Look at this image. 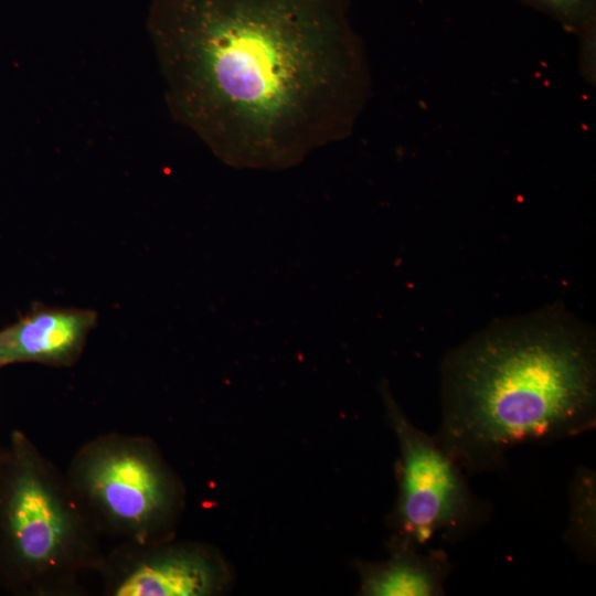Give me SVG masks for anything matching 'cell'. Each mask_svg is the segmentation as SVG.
<instances>
[{"label": "cell", "mask_w": 596, "mask_h": 596, "mask_svg": "<svg viewBox=\"0 0 596 596\" xmlns=\"http://www.w3.org/2000/svg\"><path fill=\"white\" fill-rule=\"evenodd\" d=\"M146 28L173 119L234 167L348 138L371 94L349 0H150Z\"/></svg>", "instance_id": "cell-1"}, {"label": "cell", "mask_w": 596, "mask_h": 596, "mask_svg": "<svg viewBox=\"0 0 596 596\" xmlns=\"http://www.w3.org/2000/svg\"><path fill=\"white\" fill-rule=\"evenodd\" d=\"M595 389V352L582 333L541 323L501 328L446 361L435 438L461 468H494L517 446L590 430Z\"/></svg>", "instance_id": "cell-2"}, {"label": "cell", "mask_w": 596, "mask_h": 596, "mask_svg": "<svg viewBox=\"0 0 596 596\" xmlns=\"http://www.w3.org/2000/svg\"><path fill=\"white\" fill-rule=\"evenodd\" d=\"M11 468L3 512L17 561L36 576L75 565L85 545L79 514L22 435L14 438Z\"/></svg>", "instance_id": "cell-3"}, {"label": "cell", "mask_w": 596, "mask_h": 596, "mask_svg": "<svg viewBox=\"0 0 596 596\" xmlns=\"http://www.w3.org/2000/svg\"><path fill=\"white\" fill-rule=\"evenodd\" d=\"M402 459L398 522L403 542L421 547L436 535L460 533L481 513L459 464L435 437L413 426L390 403Z\"/></svg>", "instance_id": "cell-4"}, {"label": "cell", "mask_w": 596, "mask_h": 596, "mask_svg": "<svg viewBox=\"0 0 596 596\" xmlns=\"http://www.w3.org/2000/svg\"><path fill=\"white\" fill-rule=\"evenodd\" d=\"M74 485L110 528L143 540L166 503L163 476L137 440L95 441L75 460Z\"/></svg>", "instance_id": "cell-5"}, {"label": "cell", "mask_w": 596, "mask_h": 596, "mask_svg": "<svg viewBox=\"0 0 596 596\" xmlns=\"http://www.w3.org/2000/svg\"><path fill=\"white\" fill-rule=\"evenodd\" d=\"M96 321L97 313L89 309L35 305L0 330V368L18 362L68 366L82 353Z\"/></svg>", "instance_id": "cell-6"}, {"label": "cell", "mask_w": 596, "mask_h": 596, "mask_svg": "<svg viewBox=\"0 0 596 596\" xmlns=\"http://www.w3.org/2000/svg\"><path fill=\"white\" fill-rule=\"evenodd\" d=\"M215 584L203 557L179 553L138 561L114 588L116 596H201Z\"/></svg>", "instance_id": "cell-7"}, {"label": "cell", "mask_w": 596, "mask_h": 596, "mask_svg": "<svg viewBox=\"0 0 596 596\" xmlns=\"http://www.w3.org/2000/svg\"><path fill=\"white\" fill-rule=\"evenodd\" d=\"M417 546L403 542L398 553L386 564L366 572L363 589L374 596H438L450 564L443 551L418 553Z\"/></svg>", "instance_id": "cell-8"}, {"label": "cell", "mask_w": 596, "mask_h": 596, "mask_svg": "<svg viewBox=\"0 0 596 596\" xmlns=\"http://www.w3.org/2000/svg\"><path fill=\"white\" fill-rule=\"evenodd\" d=\"M595 489L594 471L588 468L578 469L570 485V521L565 541L586 561L595 557Z\"/></svg>", "instance_id": "cell-9"}, {"label": "cell", "mask_w": 596, "mask_h": 596, "mask_svg": "<svg viewBox=\"0 0 596 596\" xmlns=\"http://www.w3.org/2000/svg\"><path fill=\"white\" fill-rule=\"evenodd\" d=\"M542 13L547 14L563 29L578 33L596 21V0H519Z\"/></svg>", "instance_id": "cell-10"}, {"label": "cell", "mask_w": 596, "mask_h": 596, "mask_svg": "<svg viewBox=\"0 0 596 596\" xmlns=\"http://www.w3.org/2000/svg\"><path fill=\"white\" fill-rule=\"evenodd\" d=\"M581 38V70L586 81L595 83V40L596 21L577 33Z\"/></svg>", "instance_id": "cell-11"}]
</instances>
